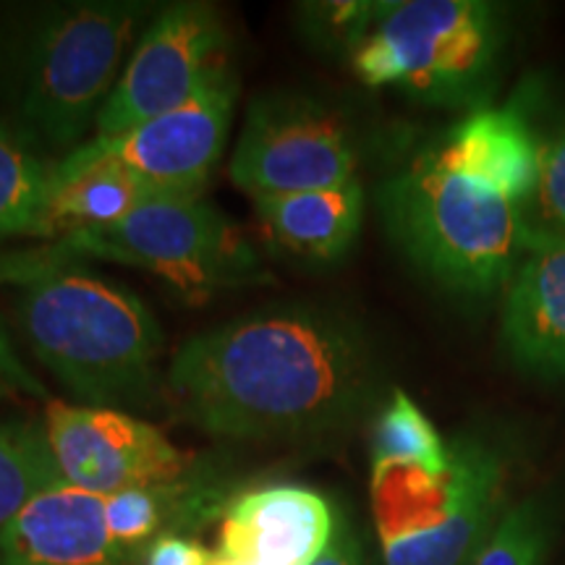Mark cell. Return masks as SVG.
<instances>
[{"mask_svg":"<svg viewBox=\"0 0 565 565\" xmlns=\"http://www.w3.org/2000/svg\"><path fill=\"white\" fill-rule=\"evenodd\" d=\"M377 366L349 317L270 307L189 338L166 372L181 419L231 440H301L345 427L370 404Z\"/></svg>","mask_w":565,"mask_h":565,"instance_id":"cell-1","label":"cell"},{"mask_svg":"<svg viewBox=\"0 0 565 565\" xmlns=\"http://www.w3.org/2000/svg\"><path fill=\"white\" fill-rule=\"evenodd\" d=\"M19 328L82 406H139L154 391L160 322L137 294L79 263L21 288Z\"/></svg>","mask_w":565,"mask_h":565,"instance_id":"cell-2","label":"cell"},{"mask_svg":"<svg viewBox=\"0 0 565 565\" xmlns=\"http://www.w3.org/2000/svg\"><path fill=\"white\" fill-rule=\"evenodd\" d=\"M380 207L408 259L450 291L508 288L526 254L521 204L454 171L435 145L385 181Z\"/></svg>","mask_w":565,"mask_h":565,"instance_id":"cell-3","label":"cell"},{"mask_svg":"<svg viewBox=\"0 0 565 565\" xmlns=\"http://www.w3.org/2000/svg\"><path fill=\"white\" fill-rule=\"evenodd\" d=\"M505 42V13L484 0L370 3L351 68L370 87H398L429 105L482 97Z\"/></svg>","mask_w":565,"mask_h":565,"instance_id":"cell-4","label":"cell"},{"mask_svg":"<svg viewBox=\"0 0 565 565\" xmlns=\"http://www.w3.org/2000/svg\"><path fill=\"white\" fill-rule=\"evenodd\" d=\"M150 9L137 0H87L42 13L21 51V124L53 150L82 147Z\"/></svg>","mask_w":565,"mask_h":565,"instance_id":"cell-5","label":"cell"},{"mask_svg":"<svg viewBox=\"0 0 565 565\" xmlns=\"http://www.w3.org/2000/svg\"><path fill=\"white\" fill-rule=\"evenodd\" d=\"M505 482V454L477 437L450 445L445 471L372 466V511L385 565L469 563L498 524Z\"/></svg>","mask_w":565,"mask_h":565,"instance_id":"cell-6","label":"cell"},{"mask_svg":"<svg viewBox=\"0 0 565 565\" xmlns=\"http://www.w3.org/2000/svg\"><path fill=\"white\" fill-rule=\"evenodd\" d=\"M58 242L76 259H108L158 275L192 301L263 275L242 231L202 194H162L121 223L68 233Z\"/></svg>","mask_w":565,"mask_h":565,"instance_id":"cell-7","label":"cell"},{"mask_svg":"<svg viewBox=\"0 0 565 565\" xmlns=\"http://www.w3.org/2000/svg\"><path fill=\"white\" fill-rule=\"evenodd\" d=\"M356 162L341 113L307 95H267L246 113L228 171L252 196L291 194L359 181Z\"/></svg>","mask_w":565,"mask_h":565,"instance_id":"cell-8","label":"cell"},{"mask_svg":"<svg viewBox=\"0 0 565 565\" xmlns=\"http://www.w3.org/2000/svg\"><path fill=\"white\" fill-rule=\"evenodd\" d=\"M228 68V32L207 3H173L152 13L105 103L92 139H113L189 103Z\"/></svg>","mask_w":565,"mask_h":565,"instance_id":"cell-9","label":"cell"},{"mask_svg":"<svg viewBox=\"0 0 565 565\" xmlns=\"http://www.w3.org/2000/svg\"><path fill=\"white\" fill-rule=\"evenodd\" d=\"M236 95V76L225 68L181 108L113 139H87L63 154L55 171H76L95 160H108L166 194H202L228 139Z\"/></svg>","mask_w":565,"mask_h":565,"instance_id":"cell-10","label":"cell"},{"mask_svg":"<svg viewBox=\"0 0 565 565\" xmlns=\"http://www.w3.org/2000/svg\"><path fill=\"white\" fill-rule=\"evenodd\" d=\"M42 424L61 479L79 490L116 494L192 477V456L175 448L158 427L121 408L53 398L45 404Z\"/></svg>","mask_w":565,"mask_h":565,"instance_id":"cell-11","label":"cell"},{"mask_svg":"<svg viewBox=\"0 0 565 565\" xmlns=\"http://www.w3.org/2000/svg\"><path fill=\"white\" fill-rule=\"evenodd\" d=\"M338 529L333 505L299 484L238 494L225 511L217 550L252 565H315Z\"/></svg>","mask_w":565,"mask_h":565,"instance_id":"cell-12","label":"cell"},{"mask_svg":"<svg viewBox=\"0 0 565 565\" xmlns=\"http://www.w3.org/2000/svg\"><path fill=\"white\" fill-rule=\"evenodd\" d=\"M0 565H134L105 519V494L58 482L0 529Z\"/></svg>","mask_w":565,"mask_h":565,"instance_id":"cell-13","label":"cell"},{"mask_svg":"<svg viewBox=\"0 0 565 565\" xmlns=\"http://www.w3.org/2000/svg\"><path fill=\"white\" fill-rule=\"evenodd\" d=\"M503 343L521 370L565 377V242L526 246L505 288Z\"/></svg>","mask_w":565,"mask_h":565,"instance_id":"cell-14","label":"cell"},{"mask_svg":"<svg viewBox=\"0 0 565 565\" xmlns=\"http://www.w3.org/2000/svg\"><path fill=\"white\" fill-rule=\"evenodd\" d=\"M440 158L466 179L521 204L540 166V137L519 103L479 108L433 141Z\"/></svg>","mask_w":565,"mask_h":565,"instance_id":"cell-15","label":"cell"},{"mask_svg":"<svg viewBox=\"0 0 565 565\" xmlns=\"http://www.w3.org/2000/svg\"><path fill=\"white\" fill-rule=\"evenodd\" d=\"M259 221L280 249L312 263H335L356 244L364 217L362 183L252 196Z\"/></svg>","mask_w":565,"mask_h":565,"instance_id":"cell-16","label":"cell"},{"mask_svg":"<svg viewBox=\"0 0 565 565\" xmlns=\"http://www.w3.org/2000/svg\"><path fill=\"white\" fill-rule=\"evenodd\" d=\"M162 194L166 192L154 189L152 183L108 160H95L63 173L53 168L47 238L58 242L68 233L121 223L141 204L158 200Z\"/></svg>","mask_w":565,"mask_h":565,"instance_id":"cell-17","label":"cell"},{"mask_svg":"<svg viewBox=\"0 0 565 565\" xmlns=\"http://www.w3.org/2000/svg\"><path fill=\"white\" fill-rule=\"evenodd\" d=\"M53 168L24 134L0 124V238H47Z\"/></svg>","mask_w":565,"mask_h":565,"instance_id":"cell-18","label":"cell"},{"mask_svg":"<svg viewBox=\"0 0 565 565\" xmlns=\"http://www.w3.org/2000/svg\"><path fill=\"white\" fill-rule=\"evenodd\" d=\"M63 482L42 419L0 422V529L42 490Z\"/></svg>","mask_w":565,"mask_h":565,"instance_id":"cell-19","label":"cell"},{"mask_svg":"<svg viewBox=\"0 0 565 565\" xmlns=\"http://www.w3.org/2000/svg\"><path fill=\"white\" fill-rule=\"evenodd\" d=\"M380 463H412L427 471H445L450 463V445L404 391L391 395L374 422L372 466Z\"/></svg>","mask_w":565,"mask_h":565,"instance_id":"cell-20","label":"cell"},{"mask_svg":"<svg viewBox=\"0 0 565 565\" xmlns=\"http://www.w3.org/2000/svg\"><path fill=\"white\" fill-rule=\"evenodd\" d=\"M526 246L565 242V118L540 137V166L532 192L521 202Z\"/></svg>","mask_w":565,"mask_h":565,"instance_id":"cell-21","label":"cell"},{"mask_svg":"<svg viewBox=\"0 0 565 565\" xmlns=\"http://www.w3.org/2000/svg\"><path fill=\"white\" fill-rule=\"evenodd\" d=\"M553 542V511L542 498L508 508L466 565H542Z\"/></svg>","mask_w":565,"mask_h":565,"instance_id":"cell-22","label":"cell"},{"mask_svg":"<svg viewBox=\"0 0 565 565\" xmlns=\"http://www.w3.org/2000/svg\"><path fill=\"white\" fill-rule=\"evenodd\" d=\"M76 263L63 242H53L38 249L0 252V286H30L61 267Z\"/></svg>","mask_w":565,"mask_h":565,"instance_id":"cell-23","label":"cell"},{"mask_svg":"<svg viewBox=\"0 0 565 565\" xmlns=\"http://www.w3.org/2000/svg\"><path fill=\"white\" fill-rule=\"evenodd\" d=\"M11 398H40L45 404L53 401L51 393L42 387L40 380L21 362L9 338V330L0 322V401Z\"/></svg>","mask_w":565,"mask_h":565,"instance_id":"cell-24","label":"cell"},{"mask_svg":"<svg viewBox=\"0 0 565 565\" xmlns=\"http://www.w3.org/2000/svg\"><path fill=\"white\" fill-rule=\"evenodd\" d=\"M212 553L200 540L186 534H166L154 540L141 565H210Z\"/></svg>","mask_w":565,"mask_h":565,"instance_id":"cell-25","label":"cell"},{"mask_svg":"<svg viewBox=\"0 0 565 565\" xmlns=\"http://www.w3.org/2000/svg\"><path fill=\"white\" fill-rule=\"evenodd\" d=\"M315 565H366L364 547L349 521L338 519L333 542H330V547L324 550V555Z\"/></svg>","mask_w":565,"mask_h":565,"instance_id":"cell-26","label":"cell"},{"mask_svg":"<svg viewBox=\"0 0 565 565\" xmlns=\"http://www.w3.org/2000/svg\"><path fill=\"white\" fill-rule=\"evenodd\" d=\"M210 565H252V563L236 561V557H225V555H221V553H212Z\"/></svg>","mask_w":565,"mask_h":565,"instance_id":"cell-27","label":"cell"}]
</instances>
